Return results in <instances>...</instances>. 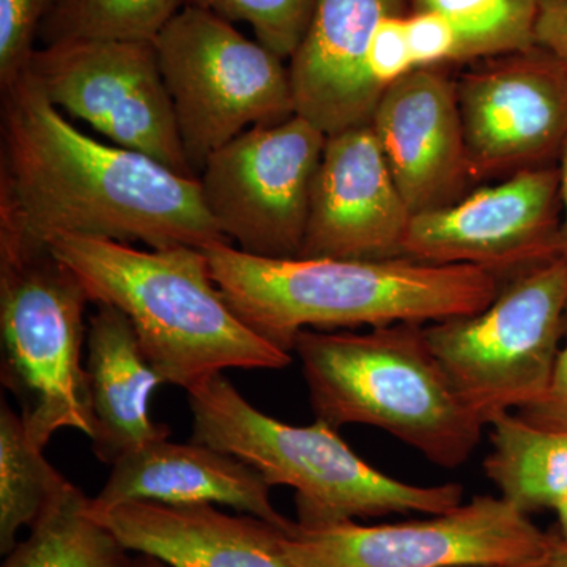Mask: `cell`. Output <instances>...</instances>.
I'll return each mask as SVG.
<instances>
[{"label":"cell","instance_id":"1","mask_svg":"<svg viewBox=\"0 0 567 567\" xmlns=\"http://www.w3.org/2000/svg\"><path fill=\"white\" fill-rule=\"evenodd\" d=\"M0 257L50 251L61 237L151 249L229 244L197 177L81 133L31 74L2 91Z\"/></svg>","mask_w":567,"mask_h":567},{"label":"cell","instance_id":"2","mask_svg":"<svg viewBox=\"0 0 567 567\" xmlns=\"http://www.w3.org/2000/svg\"><path fill=\"white\" fill-rule=\"evenodd\" d=\"M213 281L235 315L292 353L303 330L427 324L476 315L495 300L498 276L472 265L249 256L230 244L204 249Z\"/></svg>","mask_w":567,"mask_h":567},{"label":"cell","instance_id":"3","mask_svg":"<svg viewBox=\"0 0 567 567\" xmlns=\"http://www.w3.org/2000/svg\"><path fill=\"white\" fill-rule=\"evenodd\" d=\"M50 251L76 275L91 303L128 317L164 385L186 393L227 369L279 371L292 354L254 333L213 281L204 249L140 251L118 241L61 237Z\"/></svg>","mask_w":567,"mask_h":567},{"label":"cell","instance_id":"4","mask_svg":"<svg viewBox=\"0 0 567 567\" xmlns=\"http://www.w3.org/2000/svg\"><path fill=\"white\" fill-rule=\"evenodd\" d=\"M316 420L338 431H385L442 468L475 453L486 424L465 405L425 339L424 324L303 330L295 339Z\"/></svg>","mask_w":567,"mask_h":567},{"label":"cell","instance_id":"5","mask_svg":"<svg viewBox=\"0 0 567 567\" xmlns=\"http://www.w3.org/2000/svg\"><path fill=\"white\" fill-rule=\"evenodd\" d=\"M194 442L233 454L275 486L295 491L301 527L390 514H442L464 503V487L415 486L368 464L322 420L292 425L265 415L218 374L188 393Z\"/></svg>","mask_w":567,"mask_h":567},{"label":"cell","instance_id":"6","mask_svg":"<svg viewBox=\"0 0 567 567\" xmlns=\"http://www.w3.org/2000/svg\"><path fill=\"white\" fill-rule=\"evenodd\" d=\"M153 47L196 177L212 153L246 130L297 114L289 65L212 11L183 7Z\"/></svg>","mask_w":567,"mask_h":567},{"label":"cell","instance_id":"7","mask_svg":"<svg viewBox=\"0 0 567 567\" xmlns=\"http://www.w3.org/2000/svg\"><path fill=\"white\" fill-rule=\"evenodd\" d=\"M567 259L513 276L476 315L424 324L425 339L465 405L484 424L544 394L565 342Z\"/></svg>","mask_w":567,"mask_h":567},{"label":"cell","instance_id":"8","mask_svg":"<svg viewBox=\"0 0 567 567\" xmlns=\"http://www.w3.org/2000/svg\"><path fill=\"white\" fill-rule=\"evenodd\" d=\"M87 303L80 279L51 251L0 257L2 383L20 402L25 429L43 450L62 429L92 439L82 365Z\"/></svg>","mask_w":567,"mask_h":567},{"label":"cell","instance_id":"9","mask_svg":"<svg viewBox=\"0 0 567 567\" xmlns=\"http://www.w3.org/2000/svg\"><path fill=\"white\" fill-rule=\"evenodd\" d=\"M555 544L557 535L491 495L420 520L312 528L295 522L281 535L284 557L295 567H527Z\"/></svg>","mask_w":567,"mask_h":567},{"label":"cell","instance_id":"10","mask_svg":"<svg viewBox=\"0 0 567 567\" xmlns=\"http://www.w3.org/2000/svg\"><path fill=\"white\" fill-rule=\"evenodd\" d=\"M327 136L295 114L278 125L252 126L208 156L197 178L229 244L249 256L300 257Z\"/></svg>","mask_w":567,"mask_h":567},{"label":"cell","instance_id":"11","mask_svg":"<svg viewBox=\"0 0 567 567\" xmlns=\"http://www.w3.org/2000/svg\"><path fill=\"white\" fill-rule=\"evenodd\" d=\"M28 73L58 110L122 148L196 177L153 41L82 40L37 50Z\"/></svg>","mask_w":567,"mask_h":567},{"label":"cell","instance_id":"12","mask_svg":"<svg viewBox=\"0 0 567 567\" xmlns=\"http://www.w3.org/2000/svg\"><path fill=\"white\" fill-rule=\"evenodd\" d=\"M559 171L533 167L412 216L404 256L435 265H472L516 276L559 251Z\"/></svg>","mask_w":567,"mask_h":567},{"label":"cell","instance_id":"13","mask_svg":"<svg viewBox=\"0 0 567 567\" xmlns=\"http://www.w3.org/2000/svg\"><path fill=\"white\" fill-rule=\"evenodd\" d=\"M472 181L548 166L567 140V70L540 48L484 59L456 81Z\"/></svg>","mask_w":567,"mask_h":567},{"label":"cell","instance_id":"14","mask_svg":"<svg viewBox=\"0 0 567 567\" xmlns=\"http://www.w3.org/2000/svg\"><path fill=\"white\" fill-rule=\"evenodd\" d=\"M410 221L371 123L328 134L300 257L399 259Z\"/></svg>","mask_w":567,"mask_h":567},{"label":"cell","instance_id":"15","mask_svg":"<svg viewBox=\"0 0 567 567\" xmlns=\"http://www.w3.org/2000/svg\"><path fill=\"white\" fill-rule=\"evenodd\" d=\"M369 123L412 216L465 196L472 175L456 81L436 66L413 70L382 93Z\"/></svg>","mask_w":567,"mask_h":567},{"label":"cell","instance_id":"16","mask_svg":"<svg viewBox=\"0 0 567 567\" xmlns=\"http://www.w3.org/2000/svg\"><path fill=\"white\" fill-rule=\"evenodd\" d=\"M412 0H319L289 61L297 114L333 134L371 122L382 92L365 70L380 22L409 14Z\"/></svg>","mask_w":567,"mask_h":567},{"label":"cell","instance_id":"17","mask_svg":"<svg viewBox=\"0 0 567 567\" xmlns=\"http://www.w3.org/2000/svg\"><path fill=\"white\" fill-rule=\"evenodd\" d=\"M89 511L126 550L169 567H295L281 550L284 529L248 514L156 502L96 506L92 498Z\"/></svg>","mask_w":567,"mask_h":567},{"label":"cell","instance_id":"18","mask_svg":"<svg viewBox=\"0 0 567 567\" xmlns=\"http://www.w3.org/2000/svg\"><path fill=\"white\" fill-rule=\"evenodd\" d=\"M271 486L257 470L233 454L189 440H156L112 465L93 505L156 502L166 505L234 507L289 532L295 522L276 511Z\"/></svg>","mask_w":567,"mask_h":567},{"label":"cell","instance_id":"19","mask_svg":"<svg viewBox=\"0 0 567 567\" xmlns=\"http://www.w3.org/2000/svg\"><path fill=\"white\" fill-rule=\"evenodd\" d=\"M89 319L87 374L92 410V447L103 464L156 440L169 439V425L151 417V398L164 385L147 360L132 322L110 305H95Z\"/></svg>","mask_w":567,"mask_h":567},{"label":"cell","instance_id":"20","mask_svg":"<svg viewBox=\"0 0 567 567\" xmlns=\"http://www.w3.org/2000/svg\"><path fill=\"white\" fill-rule=\"evenodd\" d=\"M491 454L484 472L505 499L520 513L554 509L567 496V435L522 420L516 412L495 416Z\"/></svg>","mask_w":567,"mask_h":567},{"label":"cell","instance_id":"21","mask_svg":"<svg viewBox=\"0 0 567 567\" xmlns=\"http://www.w3.org/2000/svg\"><path fill=\"white\" fill-rule=\"evenodd\" d=\"M91 498L69 483L48 503L2 567H130L132 551L92 517Z\"/></svg>","mask_w":567,"mask_h":567},{"label":"cell","instance_id":"22","mask_svg":"<svg viewBox=\"0 0 567 567\" xmlns=\"http://www.w3.org/2000/svg\"><path fill=\"white\" fill-rule=\"evenodd\" d=\"M24 421L7 402L0 406V551L17 546L18 533L31 528L65 480L47 461Z\"/></svg>","mask_w":567,"mask_h":567},{"label":"cell","instance_id":"23","mask_svg":"<svg viewBox=\"0 0 567 567\" xmlns=\"http://www.w3.org/2000/svg\"><path fill=\"white\" fill-rule=\"evenodd\" d=\"M539 0H412L410 11H435L457 33V62L532 50Z\"/></svg>","mask_w":567,"mask_h":567},{"label":"cell","instance_id":"24","mask_svg":"<svg viewBox=\"0 0 567 567\" xmlns=\"http://www.w3.org/2000/svg\"><path fill=\"white\" fill-rule=\"evenodd\" d=\"M186 0H61L41 25L44 47L82 40L153 41Z\"/></svg>","mask_w":567,"mask_h":567},{"label":"cell","instance_id":"25","mask_svg":"<svg viewBox=\"0 0 567 567\" xmlns=\"http://www.w3.org/2000/svg\"><path fill=\"white\" fill-rule=\"evenodd\" d=\"M319 0H186L229 22H246L265 48L290 61L303 41Z\"/></svg>","mask_w":567,"mask_h":567},{"label":"cell","instance_id":"26","mask_svg":"<svg viewBox=\"0 0 567 567\" xmlns=\"http://www.w3.org/2000/svg\"><path fill=\"white\" fill-rule=\"evenodd\" d=\"M61 0H0V85L10 87L29 69L41 25Z\"/></svg>","mask_w":567,"mask_h":567},{"label":"cell","instance_id":"27","mask_svg":"<svg viewBox=\"0 0 567 567\" xmlns=\"http://www.w3.org/2000/svg\"><path fill=\"white\" fill-rule=\"evenodd\" d=\"M405 18L406 14L385 18L380 22L369 44L365 70L369 80L382 93L394 82L416 70L410 50Z\"/></svg>","mask_w":567,"mask_h":567},{"label":"cell","instance_id":"28","mask_svg":"<svg viewBox=\"0 0 567 567\" xmlns=\"http://www.w3.org/2000/svg\"><path fill=\"white\" fill-rule=\"evenodd\" d=\"M405 21L415 69L457 62V33L445 17L435 11H410Z\"/></svg>","mask_w":567,"mask_h":567},{"label":"cell","instance_id":"29","mask_svg":"<svg viewBox=\"0 0 567 567\" xmlns=\"http://www.w3.org/2000/svg\"><path fill=\"white\" fill-rule=\"evenodd\" d=\"M516 413L536 427L567 435V344L559 352L547 390L535 402L522 406Z\"/></svg>","mask_w":567,"mask_h":567},{"label":"cell","instance_id":"30","mask_svg":"<svg viewBox=\"0 0 567 567\" xmlns=\"http://www.w3.org/2000/svg\"><path fill=\"white\" fill-rule=\"evenodd\" d=\"M535 43L567 70V0H539Z\"/></svg>","mask_w":567,"mask_h":567},{"label":"cell","instance_id":"31","mask_svg":"<svg viewBox=\"0 0 567 567\" xmlns=\"http://www.w3.org/2000/svg\"><path fill=\"white\" fill-rule=\"evenodd\" d=\"M559 196H561L563 219L559 227V251L567 259V140L559 153Z\"/></svg>","mask_w":567,"mask_h":567},{"label":"cell","instance_id":"32","mask_svg":"<svg viewBox=\"0 0 567 567\" xmlns=\"http://www.w3.org/2000/svg\"><path fill=\"white\" fill-rule=\"evenodd\" d=\"M527 567H567V546L557 535V544L546 558Z\"/></svg>","mask_w":567,"mask_h":567},{"label":"cell","instance_id":"33","mask_svg":"<svg viewBox=\"0 0 567 567\" xmlns=\"http://www.w3.org/2000/svg\"><path fill=\"white\" fill-rule=\"evenodd\" d=\"M555 513L558 516V527H559V539L567 546V496L563 498L561 502L557 503V506L554 507Z\"/></svg>","mask_w":567,"mask_h":567},{"label":"cell","instance_id":"34","mask_svg":"<svg viewBox=\"0 0 567 567\" xmlns=\"http://www.w3.org/2000/svg\"><path fill=\"white\" fill-rule=\"evenodd\" d=\"M130 567H169L159 559L147 557V555H134Z\"/></svg>","mask_w":567,"mask_h":567},{"label":"cell","instance_id":"35","mask_svg":"<svg viewBox=\"0 0 567 567\" xmlns=\"http://www.w3.org/2000/svg\"><path fill=\"white\" fill-rule=\"evenodd\" d=\"M565 344H567V308L565 315Z\"/></svg>","mask_w":567,"mask_h":567}]
</instances>
